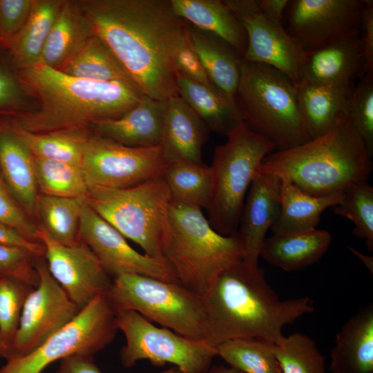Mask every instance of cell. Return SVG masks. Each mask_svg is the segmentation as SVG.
I'll return each mask as SVG.
<instances>
[{
    "mask_svg": "<svg viewBox=\"0 0 373 373\" xmlns=\"http://www.w3.org/2000/svg\"><path fill=\"white\" fill-rule=\"evenodd\" d=\"M352 88L303 81L296 86L300 114L310 140L328 131L345 113Z\"/></svg>",
    "mask_w": 373,
    "mask_h": 373,
    "instance_id": "obj_25",
    "label": "cell"
},
{
    "mask_svg": "<svg viewBox=\"0 0 373 373\" xmlns=\"http://www.w3.org/2000/svg\"><path fill=\"white\" fill-rule=\"evenodd\" d=\"M162 177L172 202L207 208L212 190L210 166L184 161L166 162Z\"/></svg>",
    "mask_w": 373,
    "mask_h": 373,
    "instance_id": "obj_34",
    "label": "cell"
},
{
    "mask_svg": "<svg viewBox=\"0 0 373 373\" xmlns=\"http://www.w3.org/2000/svg\"><path fill=\"white\" fill-rule=\"evenodd\" d=\"M94 35L79 0H64L46 40L41 64L59 69Z\"/></svg>",
    "mask_w": 373,
    "mask_h": 373,
    "instance_id": "obj_28",
    "label": "cell"
},
{
    "mask_svg": "<svg viewBox=\"0 0 373 373\" xmlns=\"http://www.w3.org/2000/svg\"><path fill=\"white\" fill-rule=\"evenodd\" d=\"M347 248L363 263V265L368 269L371 274H373V257L365 255L358 251L353 247H347Z\"/></svg>",
    "mask_w": 373,
    "mask_h": 373,
    "instance_id": "obj_52",
    "label": "cell"
},
{
    "mask_svg": "<svg viewBox=\"0 0 373 373\" xmlns=\"http://www.w3.org/2000/svg\"><path fill=\"white\" fill-rule=\"evenodd\" d=\"M174 68L175 74L202 84H212L198 55L192 46L189 32L175 53Z\"/></svg>",
    "mask_w": 373,
    "mask_h": 373,
    "instance_id": "obj_46",
    "label": "cell"
},
{
    "mask_svg": "<svg viewBox=\"0 0 373 373\" xmlns=\"http://www.w3.org/2000/svg\"><path fill=\"white\" fill-rule=\"evenodd\" d=\"M79 240L93 251L112 279L123 274H139L178 282L165 261L134 249L126 238L93 210L85 200L82 210Z\"/></svg>",
    "mask_w": 373,
    "mask_h": 373,
    "instance_id": "obj_16",
    "label": "cell"
},
{
    "mask_svg": "<svg viewBox=\"0 0 373 373\" xmlns=\"http://www.w3.org/2000/svg\"><path fill=\"white\" fill-rule=\"evenodd\" d=\"M37 238L44 246L50 274L80 309L96 297L106 294L113 279L85 244L61 245L40 224Z\"/></svg>",
    "mask_w": 373,
    "mask_h": 373,
    "instance_id": "obj_17",
    "label": "cell"
},
{
    "mask_svg": "<svg viewBox=\"0 0 373 373\" xmlns=\"http://www.w3.org/2000/svg\"><path fill=\"white\" fill-rule=\"evenodd\" d=\"M334 212L351 220L352 233L364 240L370 251L373 250V187L367 180L356 182L343 191L341 202Z\"/></svg>",
    "mask_w": 373,
    "mask_h": 373,
    "instance_id": "obj_38",
    "label": "cell"
},
{
    "mask_svg": "<svg viewBox=\"0 0 373 373\" xmlns=\"http://www.w3.org/2000/svg\"><path fill=\"white\" fill-rule=\"evenodd\" d=\"M85 200L146 255L165 261L163 247L170 228L171 197L162 175L125 189L90 188Z\"/></svg>",
    "mask_w": 373,
    "mask_h": 373,
    "instance_id": "obj_7",
    "label": "cell"
},
{
    "mask_svg": "<svg viewBox=\"0 0 373 373\" xmlns=\"http://www.w3.org/2000/svg\"><path fill=\"white\" fill-rule=\"evenodd\" d=\"M34 0H0V49L6 50L26 23Z\"/></svg>",
    "mask_w": 373,
    "mask_h": 373,
    "instance_id": "obj_45",
    "label": "cell"
},
{
    "mask_svg": "<svg viewBox=\"0 0 373 373\" xmlns=\"http://www.w3.org/2000/svg\"><path fill=\"white\" fill-rule=\"evenodd\" d=\"M105 295L115 312L133 310L178 334L206 341L204 296L179 282L123 274L112 280Z\"/></svg>",
    "mask_w": 373,
    "mask_h": 373,
    "instance_id": "obj_9",
    "label": "cell"
},
{
    "mask_svg": "<svg viewBox=\"0 0 373 373\" xmlns=\"http://www.w3.org/2000/svg\"><path fill=\"white\" fill-rule=\"evenodd\" d=\"M202 210L171 202L163 258L180 283L204 296L222 272L243 260L245 247L238 231L214 230Z\"/></svg>",
    "mask_w": 373,
    "mask_h": 373,
    "instance_id": "obj_5",
    "label": "cell"
},
{
    "mask_svg": "<svg viewBox=\"0 0 373 373\" xmlns=\"http://www.w3.org/2000/svg\"><path fill=\"white\" fill-rule=\"evenodd\" d=\"M365 0H293L285 12L288 33L305 52L361 35Z\"/></svg>",
    "mask_w": 373,
    "mask_h": 373,
    "instance_id": "obj_13",
    "label": "cell"
},
{
    "mask_svg": "<svg viewBox=\"0 0 373 373\" xmlns=\"http://www.w3.org/2000/svg\"><path fill=\"white\" fill-rule=\"evenodd\" d=\"M280 179V210L271 227L273 233L315 229L323 212L341 201L343 192L316 196L303 191L288 179Z\"/></svg>",
    "mask_w": 373,
    "mask_h": 373,
    "instance_id": "obj_30",
    "label": "cell"
},
{
    "mask_svg": "<svg viewBox=\"0 0 373 373\" xmlns=\"http://www.w3.org/2000/svg\"><path fill=\"white\" fill-rule=\"evenodd\" d=\"M0 173L15 199L39 225V192L33 169V155L18 137L1 123Z\"/></svg>",
    "mask_w": 373,
    "mask_h": 373,
    "instance_id": "obj_23",
    "label": "cell"
},
{
    "mask_svg": "<svg viewBox=\"0 0 373 373\" xmlns=\"http://www.w3.org/2000/svg\"><path fill=\"white\" fill-rule=\"evenodd\" d=\"M189 35L211 83L236 101L242 57L223 39L190 24Z\"/></svg>",
    "mask_w": 373,
    "mask_h": 373,
    "instance_id": "obj_29",
    "label": "cell"
},
{
    "mask_svg": "<svg viewBox=\"0 0 373 373\" xmlns=\"http://www.w3.org/2000/svg\"><path fill=\"white\" fill-rule=\"evenodd\" d=\"M174 13L189 24L223 39L242 57L247 46L244 28L220 0H170Z\"/></svg>",
    "mask_w": 373,
    "mask_h": 373,
    "instance_id": "obj_26",
    "label": "cell"
},
{
    "mask_svg": "<svg viewBox=\"0 0 373 373\" xmlns=\"http://www.w3.org/2000/svg\"><path fill=\"white\" fill-rule=\"evenodd\" d=\"M12 354V341L0 333V357L10 360Z\"/></svg>",
    "mask_w": 373,
    "mask_h": 373,
    "instance_id": "obj_51",
    "label": "cell"
},
{
    "mask_svg": "<svg viewBox=\"0 0 373 373\" xmlns=\"http://www.w3.org/2000/svg\"><path fill=\"white\" fill-rule=\"evenodd\" d=\"M372 171V157L345 113L322 135L272 152L258 169L288 179L316 196L343 192L356 182L367 180Z\"/></svg>",
    "mask_w": 373,
    "mask_h": 373,
    "instance_id": "obj_4",
    "label": "cell"
},
{
    "mask_svg": "<svg viewBox=\"0 0 373 373\" xmlns=\"http://www.w3.org/2000/svg\"><path fill=\"white\" fill-rule=\"evenodd\" d=\"M39 256L23 247L0 244V276L22 281L36 287L39 283L37 269Z\"/></svg>",
    "mask_w": 373,
    "mask_h": 373,
    "instance_id": "obj_43",
    "label": "cell"
},
{
    "mask_svg": "<svg viewBox=\"0 0 373 373\" xmlns=\"http://www.w3.org/2000/svg\"><path fill=\"white\" fill-rule=\"evenodd\" d=\"M35 106L19 82L8 52L0 49V117H15Z\"/></svg>",
    "mask_w": 373,
    "mask_h": 373,
    "instance_id": "obj_41",
    "label": "cell"
},
{
    "mask_svg": "<svg viewBox=\"0 0 373 373\" xmlns=\"http://www.w3.org/2000/svg\"><path fill=\"white\" fill-rule=\"evenodd\" d=\"M175 75L178 95L202 119L209 131L227 137L243 122L236 101L215 85L202 84Z\"/></svg>",
    "mask_w": 373,
    "mask_h": 373,
    "instance_id": "obj_27",
    "label": "cell"
},
{
    "mask_svg": "<svg viewBox=\"0 0 373 373\" xmlns=\"http://www.w3.org/2000/svg\"><path fill=\"white\" fill-rule=\"evenodd\" d=\"M361 38L364 57V74L373 73V1L365 0Z\"/></svg>",
    "mask_w": 373,
    "mask_h": 373,
    "instance_id": "obj_47",
    "label": "cell"
},
{
    "mask_svg": "<svg viewBox=\"0 0 373 373\" xmlns=\"http://www.w3.org/2000/svg\"><path fill=\"white\" fill-rule=\"evenodd\" d=\"M58 70L66 75L96 82H122L135 85L108 46L97 35Z\"/></svg>",
    "mask_w": 373,
    "mask_h": 373,
    "instance_id": "obj_33",
    "label": "cell"
},
{
    "mask_svg": "<svg viewBox=\"0 0 373 373\" xmlns=\"http://www.w3.org/2000/svg\"><path fill=\"white\" fill-rule=\"evenodd\" d=\"M64 0H34L28 18L6 50L16 70L41 64L43 50Z\"/></svg>",
    "mask_w": 373,
    "mask_h": 373,
    "instance_id": "obj_31",
    "label": "cell"
},
{
    "mask_svg": "<svg viewBox=\"0 0 373 373\" xmlns=\"http://www.w3.org/2000/svg\"><path fill=\"white\" fill-rule=\"evenodd\" d=\"M280 187L279 176L258 172L249 188L238 232L245 247L243 260L251 266H258L266 233L278 217Z\"/></svg>",
    "mask_w": 373,
    "mask_h": 373,
    "instance_id": "obj_18",
    "label": "cell"
},
{
    "mask_svg": "<svg viewBox=\"0 0 373 373\" xmlns=\"http://www.w3.org/2000/svg\"><path fill=\"white\" fill-rule=\"evenodd\" d=\"M16 70L35 106L21 115L3 117L36 133L90 131L94 122L121 117L144 95L131 83L78 78L43 64Z\"/></svg>",
    "mask_w": 373,
    "mask_h": 373,
    "instance_id": "obj_3",
    "label": "cell"
},
{
    "mask_svg": "<svg viewBox=\"0 0 373 373\" xmlns=\"http://www.w3.org/2000/svg\"><path fill=\"white\" fill-rule=\"evenodd\" d=\"M332 239L329 232L317 229L274 233L265 238L260 257L285 271H299L319 261L327 252Z\"/></svg>",
    "mask_w": 373,
    "mask_h": 373,
    "instance_id": "obj_24",
    "label": "cell"
},
{
    "mask_svg": "<svg viewBox=\"0 0 373 373\" xmlns=\"http://www.w3.org/2000/svg\"><path fill=\"white\" fill-rule=\"evenodd\" d=\"M0 222L15 228L30 240L40 242L37 238L38 225L15 199L1 173Z\"/></svg>",
    "mask_w": 373,
    "mask_h": 373,
    "instance_id": "obj_44",
    "label": "cell"
},
{
    "mask_svg": "<svg viewBox=\"0 0 373 373\" xmlns=\"http://www.w3.org/2000/svg\"><path fill=\"white\" fill-rule=\"evenodd\" d=\"M160 146L133 147L90 133L82 161L88 189H125L162 175Z\"/></svg>",
    "mask_w": 373,
    "mask_h": 373,
    "instance_id": "obj_12",
    "label": "cell"
},
{
    "mask_svg": "<svg viewBox=\"0 0 373 373\" xmlns=\"http://www.w3.org/2000/svg\"><path fill=\"white\" fill-rule=\"evenodd\" d=\"M84 200L39 193L37 200L39 225L61 245L72 246L78 244L80 242L79 229Z\"/></svg>",
    "mask_w": 373,
    "mask_h": 373,
    "instance_id": "obj_35",
    "label": "cell"
},
{
    "mask_svg": "<svg viewBox=\"0 0 373 373\" xmlns=\"http://www.w3.org/2000/svg\"><path fill=\"white\" fill-rule=\"evenodd\" d=\"M207 373H244L240 370L224 365H213Z\"/></svg>",
    "mask_w": 373,
    "mask_h": 373,
    "instance_id": "obj_53",
    "label": "cell"
},
{
    "mask_svg": "<svg viewBox=\"0 0 373 373\" xmlns=\"http://www.w3.org/2000/svg\"><path fill=\"white\" fill-rule=\"evenodd\" d=\"M117 330L115 312L106 295H100L37 349L7 361L0 373H41L51 363L66 357L93 356L114 340Z\"/></svg>",
    "mask_w": 373,
    "mask_h": 373,
    "instance_id": "obj_11",
    "label": "cell"
},
{
    "mask_svg": "<svg viewBox=\"0 0 373 373\" xmlns=\"http://www.w3.org/2000/svg\"><path fill=\"white\" fill-rule=\"evenodd\" d=\"M117 329L126 338L119 356L123 366L132 367L142 360L153 365H175L180 373H207L217 356L206 341L185 337L166 327H158L139 313L115 311Z\"/></svg>",
    "mask_w": 373,
    "mask_h": 373,
    "instance_id": "obj_10",
    "label": "cell"
},
{
    "mask_svg": "<svg viewBox=\"0 0 373 373\" xmlns=\"http://www.w3.org/2000/svg\"><path fill=\"white\" fill-rule=\"evenodd\" d=\"M0 123L18 137L34 156L81 166L91 133L90 131L70 130L36 133L23 129L3 117H0Z\"/></svg>",
    "mask_w": 373,
    "mask_h": 373,
    "instance_id": "obj_32",
    "label": "cell"
},
{
    "mask_svg": "<svg viewBox=\"0 0 373 373\" xmlns=\"http://www.w3.org/2000/svg\"><path fill=\"white\" fill-rule=\"evenodd\" d=\"M331 373H373V305L351 317L331 350Z\"/></svg>",
    "mask_w": 373,
    "mask_h": 373,
    "instance_id": "obj_22",
    "label": "cell"
},
{
    "mask_svg": "<svg viewBox=\"0 0 373 373\" xmlns=\"http://www.w3.org/2000/svg\"><path fill=\"white\" fill-rule=\"evenodd\" d=\"M260 12L271 20L282 23L289 0H256Z\"/></svg>",
    "mask_w": 373,
    "mask_h": 373,
    "instance_id": "obj_50",
    "label": "cell"
},
{
    "mask_svg": "<svg viewBox=\"0 0 373 373\" xmlns=\"http://www.w3.org/2000/svg\"><path fill=\"white\" fill-rule=\"evenodd\" d=\"M55 373H102L93 360V356L73 355L60 361ZM161 373H180L173 368Z\"/></svg>",
    "mask_w": 373,
    "mask_h": 373,
    "instance_id": "obj_48",
    "label": "cell"
},
{
    "mask_svg": "<svg viewBox=\"0 0 373 373\" xmlns=\"http://www.w3.org/2000/svg\"><path fill=\"white\" fill-rule=\"evenodd\" d=\"M274 346L266 340L248 338L227 341L215 348L229 367L244 373H283Z\"/></svg>",
    "mask_w": 373,
    "mask_h": 373,
    "instance_id": "obj_37",
    "label": "cell"
},
{
    "mask_svg": "<svg viewBox=\"0 0 373 373\" xmlns=\"http://www.w3.org/2000/svg\"><path fill=\"white\" fill-rule=\"evenodd\" d=\"M209 131L202 119L179 95L167 99L160 146L166 162L202 164V147Z\"/></svg>",
    "mask_w": 373,
    "mask_h": 373,
    "instance_id": "obj_20",
    "label": "cell"
},
{
    "mask_svg": "<svg viewBox=\"0 0 373 373\" xmlns=\"http://www.w3.org/2000/svg\"><path fill=\"white\" fill-rule=\"evenodd\" d=\"M166 100L144 95L119 117L94 122L91 133L133 147L160 146Z\"/></svg>",
    "mask_w": 373,
    "mask_h": 373,
    "instance_id": "obj_19",
    "label": "cell"
},
{
    "mask_svg": "<svg viewBox=\"0 0 373 373\" xmlns=\"http://www.w3.org/2000/svg\"><path fill=\"white\" fill-rule=\"evenodd\" d=\"M37 269L39 283L23 305L12 341L10 359L26 356L37 349L81 310L51 276L44 256L37 260Z\"/></svg>",
    "mask_w": 373,
    "mask_h": 373,
    "instance_id": "obj_14",
    "label": "cell"
},
{
    "mask_svg": "<svg viewBox=\"0 0 373 373\" xmlns=\"http://www.w3.org/2000/svg\"><path fill=\"white\" fill-rule=\"evenodd\" d=\"M351 90L345 113L362 137L369 155H373V73L363 75Z\"/></svg>",
    "mask_w": 373,
    "mask_h": 373,
    "instance_id": "obj_40",
    "label": "cell"
},
{
    "mask_svg": "<svg viewBox=\"0 0 373 373\" xmlns=\"http://www.w3.org/2000/svg\"><path fill=\"white\" fill-rule=\"evenodd\" d=\"M0 244L26 248L39 256H44L45 248L41 242L30 240L15 228L1 222Z\"/></svg>",
    "mask_w": 373,
    "mask_h": 373,
    "instance_id": "obj_49",
    "label": "cell"
},
{
    "mask_svg": "<svg viewBox=\"0 0 373 373\" xmlns=\"http://www.w3.org/2000/svg\"><path fill=\"white\" fill-rule=\"evenodd\" d=\"M364 65L360 35L306 52L300 82L353 87L365 75Z\"/></svg>",
    "mask_w": 373,
    "mask_h": 373,
    "instance_id": "obj_21",
    "label": "cell"
},
{
    "mask_svg": "<svg viewBox=\"0 0 373 373\" xmlns=\"http://www.w3.org/2000/svg\"><path fill=\"white\" fill-rule=\"evenodd\" d=\"M34 288L22 281L0 276V333L12 341L23 305Z\"/></svg>",
    "mask_w": 373,
    "mask_h": 373,
    "instance_id": "obj_42",
    "label": "cell"
},
{
    "mask_svg": "<svg viewBox=\"0 0 373 373\" xmlns=\"http://www.w3.org/2000/svg\"><path fill=\"white\" fill-rule=\"evenodd\" d=\"M274 352L283 373H325V357L307 335L294 333L275 344Z\"/></svg>",
    "mask_w": 373,
    "mask_h": 373,
    "instance_id": "obj_39",
    "label": "cell"
},
{
    "mask_svg": "<svg viewBox=\"0 0 373 373\" xmlns=\"http://www.w3.org/2000/svg\"><path fill=\"white\" fill-rule=\"evenodd\" d=\"M33 169L39 193L86 199L88 187L80 166L33 155Z\"/></svg>",
    "mask_w": 373,
    "mask_h": 373,
    "instance_id": "obj_36",
    "label": "cell"
},
{
    "mask_svg": "<svg viewBox=\"0 0 373 373\" xmlns=\"http://www.w3.org/2000/svg\"><path fill=\"white\" fill-rule=\"evenodd\" d=\"M93 32L111 50L133 82L149 97L178 95L174 57L189 23L170 0H79Z\"/></svg>",
    "mask_w": 373,
    "mask_h": 373,
    "instance_id": "obj_1",
    "label": "cell"
},
{
    "mask_svg": "<svg viewBox=\"0 0 373 373\" xmlns=\"http://www.w3.org/2000/svg\"><path fill=\"white\" fill-rule=\"evenodd\" d=\"M203 296L206 341L213 347L248 338L278 343L285 336L286 325L315 309L307 296L280 300L267 283L264 269L243 260L222 272Z\"/></svg>",
    "mask_w": 373,
    "mask_h": 373,
    "instance_id": "obj_2",
    "label": "cell"
},
{
    "mask_svg": "<svg viewBox=\"0 0 373 373\" xmlns=\"http://www.w3.org/2000/svg\"><path fill=\"white\" fill-rule=\"evenodd\" d=\"M227 142L214 151L212 190L206 209L209 224L219 233L238 231L246 193L263 160L276 150L267 139L245 122L239 124Z\"/></svg>",
    "mask_w": 373,
    "mask_h": 373,
    "instance_id": "obj_8",
    "label": "cell"
},
{
    "mask_svg": "<svg viewBox=\"0 0 373 373\" xmlns=\"http://www.w3.org/2000/svg\"><path fill=\"white\" fill-rule=\"evenodd\" d=\"M235 99L242 121L277 151L310 140L300 114L296 86L276 68L242 59Z\"/></svg>",
    "mask_w": 373,
    "mask_h": 373,
    "instance_id": "obj_6",
    "label": "cell"
},
{
    "mask_svg": "<svg viewBox=\"0 0 373 373\" xmlns=\"http://www.w3.org/2000/svg\"><path fill=\"white\" fill-rule=\"evenodd\" d=\"M224 2L247 35V46L242 59L273 67L296 86L300 82L306 52L283 24L263 15L256 0H225Z\"/></svg>",
    "mask_w": 373,
    "mask_h": 373,
    "instance_id": "obj_15",
    "label": "cell"
}]
</instances>
